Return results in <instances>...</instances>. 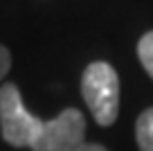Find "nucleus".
Wrapping results in <instances>:
<instances>
[{"mask_svg": "<svg viewBox=\"0 0 153 151\" xmlns=\"http://www.w3.org/2000/svg\"><path fill=\"white\" fill-rule=\"evenodd\" d=\"M81 95L99 126H113L120 113V77L106 61H95L83 70Z\"/></svg>", "mask_w": 153, "mask_h": 151, "instance_id": "nucleus-1", "label": "nucleus"}, {"mask_svg": "<svg viewBox=\"0 0 153 151\" xmlns=\"http://www.w3.org/2000/svg\"><path fill=\"white\" fill-rule=\"evenodd\" d=\"M43 120L32 115L23 104L20 90L16 84H5L0 88V131L7 144L11 147H32L41 131Z\"/></svg>", "mask_w": 153, "mask_h": 151, "instance_id": "nucleus-2", "label": "nucleus"}, {"mask_svg": "<svg viewBox=\"0 0 153 151\" xmlns=\"http://www.w3.org/2000/svg\"><path fill=\"white\" fill-rule=\"evenodd\" d=\"M86 144V117L79 108H65L54 120H43L29 149L34 151H79Z\"/></svg>", "mask_w": 153, "mask_h": 151, "instance_id": "nucleus-3", "label": "nucleus"}, {"mask_svg": "<svg viewBox=\"0 0 153 151\" xmlns=\"http://www.w3.org/2000/svg\"><path fill=\"white\" fill-rule=\"evenodd\" d=\"M135 138L140 151H153V108H146L135 122Z\"/></svg>", "mask_w": 153, "mask_h": 151, "instance_id": "nucleus-4", "label": "nucleus"}, {"mask_svg": "<svg viewBox=\"0 0 153 151\" xmlns=\"http://www.w3.org/2000/svg\"><path fill=\"white\" fill-rule=\"evenodd\" d=\"M137 57L142 61L144 70L149 72V77L153 79V32H146L137 43Z\"/></svg>", "mask_w": 153, "mask_h": 151, "instance_id": "nucleus-5", "label": "nucleus"}, {"mask_svg": "<svg viewBox=\"0 0 153 151\" xmlns=\"http://www.w3.org/2000/svg\"><path fill=\"white\" fill-rule=\"evenodd\" d=\"M9 68H11V54L5 45H0V79L9 72Z\"/></svg>", "mask_w": 153, "mask_h": 151, "instance_id": "nucleus-6", "label": "nucleus"}, {"mask_svg": "<svg viewBox=\"0 0 153 151\" xmlns=\"http://www.w3.org/2000/svg\"><path fill=\"white\" fill-rule=\"evenodd\" d=\"M79 151H108V149H106V147H101V144H92V142H86V144H83Z\"/></svg>", "mask_w": 153, "mask_h": 151, "instance_id": "nucleus-7", "label": "nucleus"}]
</instances>
